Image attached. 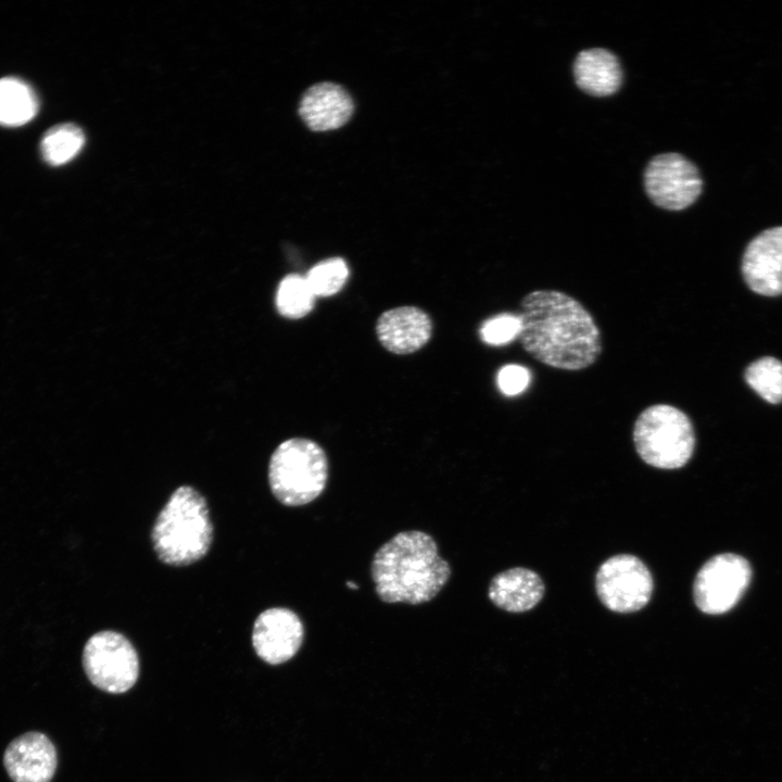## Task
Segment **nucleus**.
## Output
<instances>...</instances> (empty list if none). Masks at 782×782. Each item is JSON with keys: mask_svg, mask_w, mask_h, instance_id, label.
<instances>
[{"mask_svg": "<svg viewBox=\"0 0 782 782\" xmlns=\"http://www.w3.org/2000/svg\"><path fill=\"white\" fill-rule=\"evenodd\" d=\"M83 667L89 681L112 694L130 690L139 676V657L122 633L104 630L91 635L83 651Z\"/></svg>", "mask_w": 782, "mask_h": 782, "instance_id": "423d86ee", "label": "nucleus"}, {"mask_svg": "<svg viewBox=\"0 0 782 782\" xmlns=\"http://www.w3.org/2000/svg\"><path fill=\"white\" fill-rule=\"evenodd\" d=\"M530 374L527 368L519 365L504 366L497 375V384L506 395H516L529 384Z\"/></svg>", "mask_w": 782, "mask_h": 782, "instance_id": "5701e85b", "label": "nucleus"}, {"mask_svg": "<svg viewBox=\"0 0 782 782\" xmlns=\"http://www.w3.org/2000/svg\"><path fill=\"white\" fill-rule=\"evenodd\" d=\"M633 442L646 464L660 469H677L692 457L695 433L690 418L681 409L669 404H655L638 416Z\"/></svg>", "mask_w": 782, "mask_h": 782, "instance_id": "39448f33", "label": "nucleus"}, {"mask_svg": "<svg viewBox=\"0 0 782 782\" xmlns=\"http://www.w3.org/2000/svg\"><path fill=\"white\" fill-rule=\"evenodd\" d=\"M354 103L349 92L333 83H319L303 94L299 113L314 131H326L343 126L352 116Z\"/></svg>", "mask_w": 782, "mask_h": 782, "instance_id": "4468645a", "label": "nucleus"}, {"mask_svg": "<svg viewBox=\"0 0 782 782\" xmlns=\"http://www.w3.org/2000/svg\"><path fill=\"white\" fill-rule=\"evenodd\" d=\"M644 186L655 205L680 211L696 201L703 181L698 169L686 157L664 153L649 161L644 173Z\"/></svg>", "mask_w": 782, "mask_h": 782, "instance_id": "1a4fd4ad", "label": "nucleus"}, {"mask_svg": "<svg viewBox=\"0 0 782 782\" xmlns=\"http://www.w3.org/2000/svg\"><path fill=\"white\" fill-rule=\"evenodd\" d=\"M85 144V135L75 124H58L46 131L40 141L42 159L59 166L73 160Z\"/></svg>", "mask_w": 782, "mask_h": 782, "instance_id": "a211bd4d", "label": "nucleus"}, {"mask_svg": "<svg viewBox=\"0 0 782 782\" xmlns=\"http://www.w3.org/2000/svg\"><path fill=\"white\" fill-rule=\"evenodd\" d=\"M576 84L584 92L595 97L615 93L622 83V70L617 56L603 48L586 49L573 63Z\"/></svg>", "mask_w": 782, "mask_h": 782, "instance_id": "dca6fc26", "label": "nucleus"}, {"mask_svg": "<svg viewBox=\"0 0 782 782\" xmlns=\"http://www.w3.org/2000/svg\"><path fill=\"white\" fill-rule=\"evenodd\" d=\"M742 272L753 291L762 295L782 294V226L769 228L749 242Z\"/></svg>", "mask_w": 782, "mask_h": 782, "instance_id": "f8f14e48", "label": "nucleus"}, {"mask_svg": "<svg viewBox=\"0 0 782 782\" xmlns=\"http://www.w3.org/2000/svg\"><path fill=\"white\" fill-rule=\"evenodd\" d=\"M519 339L540 363L564 370L593 365L602 353L601 332L590 312L558 290H534L521 300Z\"/></svg>", "mask_w": 782, "mask_h": 782, "instance_id": "f257e3e1", "label": "nucleus"}, {"mask_svg": "<svg viewBox=\"0 0 782 782\" xmlns=\"http://www.w3.org/2000/svg\"><path fill=\"white\" fill-rule=\"evenodd\" d=\"M752 576L748 562L735 554H719L698 570L693 585L699 610L719 615L730 610L745 592Z\"/></svg>", "mask_w": 782, "mask_h": 782, "instance_id": "6e6552de", "label": "nucleus"}, {"mask_svg": "<svg viewBox=\"0 0 782 782\" xmlns=\"http://www.w3.org/2000/svg\"><path fill=\"white\" fill-rule=\"evenodd\" d=\"M519 315L502 314L487 320L480 329L482 340L492 345L508 343L519 336Z\"/></svg>", "mask_w": 782, "mask_h": 782, "instance_id": "4be33fe9", "label": "nucleus"}, {"mask_svg": "<svg viewBox=\"0 0 782 782\" xmlns=\"http://www.w3.org/2000/svg\"><path fill=\"white\" fill-rule=\"evenodd\" d=\"M748 386L764 400L777 404L782 402V362L774 357H762L752 363L745 373Z\"/></svg>", "mask_w": 782, "mask_h": 782, "instance_id": "aec40b11", "label": "nucleus"}, {"mask_svg": "<svg viewBox=\"0 0 782 782\" xmlns=\"http://www.w3.org/2000/svg\"><path fill=\"white\" fill-rule=\"evenodd\" d=\"M328 471L327 455L318 443L306 438H291L273 452L268 483L278 502L286 506H301L323 493Z\"/></svg>", "mask_w": 782, "mask_h": 782, "instance_id": "20e7f679", "label": "nucleus"}, {"mask_svg": "<svg viewBox=\"0 0 782 782\" xmlns=\"http://www.w3.org/2000/svg\"><path fill=\"white\" fill-rule=\"evenodd\" d=\"M304 626L300 617L286 607L262 611L254 621L252 645L256 655L269 665L290 660L300 649Z\"/></svg>", "mask_w": 782, "mask_h": 782, "instance_id": "9d476101", "label": "nucleus"}, {"mask_svg": "<svg viewBox=\"0 0 782 782\" xmlns=\"http://www.w3.org/2000/svg\"><path fill=\"white\" fill-rule=\"evenodd\" d=\"M432 320L417 306L404 305L383 312L376 323V335L381 345L394 354H411L421 349L431 338Z\"/></svg>", "mask_w": 782, "mask_h": 782, "instance_id": "ddd939ff", "label": "nucleus"}, {"mask_svg": "<svg viewBox=\"0 0 782 782\" xmlns=\"http://www.w3.org/2000/svg\"><path fill=\"white\" fill-rule=\"evenodd\" d=\"M3 766L13 782H50L58 766L56 749L46 734L26 732L8 745Z\"/></svg>", "mask_w": 782, "mask_h": 782, "instance_id": "9b49d317", "label": "nucleus"}, {"mask_svg": "<svg viewBox=\"0 0 782 782\" xmlns=\"http://www.w3.org/2000/svg\"><path fill=\"white\" fill-rule=\"evenodd\" d=\"M451 573L434 539L420 530L396 533L376 551L370 566L376 594L389 604L427 603L439 594Z\"/></svg>", "mask_w": 782, "mask_h": 782, "instance_id": "f03ea898", "label": "nucleus"}, {"mask_svg": "<svg viewBox=\"0 0 782 782\" xmlns=\"http://www.w3.org/2000/svg\"><path fill=\"white\" fill-rule=\"evenodd\" d=\"M315 294L305 277L291 274L279 283L276 294L278 312L290 319L307 315L314 307Z\"/></svg>", "mask_w": 782, "mask_h": 782, "instance_id": "6ab92c4d", "label": "nucleus"}, {"mask_svg": "<svg viewBox=\"0 0 782 782\" xmlns=\"http://www.w3.org/2000/svg\"><path fill=\"white\" fill-rule=\"evenodd\" d=\"M544 591V583L537 572L515 567L492 578L488 595L495 606L505 611L524 613L542 600Z\"/></svg>", "mask_w": 782, "mask_h": 782, "instance_id": "2eb2a0df", "label": "nucleus"}, {"mask_svg": "<svg viewBox=\"0 0 782 782\" xmlns=\"http://www.w3.org/2000/svg\"><path fill=\"white\" fill-rule=\"evenodd\" d=\"M35 91L16 77L0 79V125L16 127L31 121L38 112Z\"/></svg>", "mask_w": 782, "mask_h": 782, "instance_id": "f3484780", "label": "nucleus"}, {"mask_svg": "<svg viewBox=\"0 0 782 782\" xmlns=\"http://www.w3.org/2000/svg\"><path fill=\"white\" fill-rule=\"evenodd\" d=\"M212 541L213 525L205 497L193 487H178L151 530L157 558L169 566L191 565L206 555Z\"/></svg>", "mask_w": 782, "mask_h": 782, "instance_id": "7ed1b4c3", "label": "nucleus"}, {"mask_svg": "<svg viewBox=\"0 0 782 782\" xmlns=\"http://www.w3.org/2000/svg\"><path fill=\"white\" fill-rule=\"evenodd\" d=\"M653 578L646 565L631 554L606 559L595 577L602 604L611 611L630 614L645 607L653 593Z\"/></svg>", "mask_w": 782, "mask_h": 782, "instance_id": "0eeeda50", "label": "nucleus"}, {"mask_svg": "<svg viewBox=\"0 0 782 782\" xmlns=\"http://www.w3.org/2000/svg\"><path fill=\"white\" fill-rule=\"evenodd\" d=\"M348 276L349 268L344 260L331 257L317 263L305 278L315 297H329L343 288Z\"/></svg>", "mask_w": 782, "mask_h": 782, "instance_id": "412c9836", "label": "nucleus"}]
</instances>
